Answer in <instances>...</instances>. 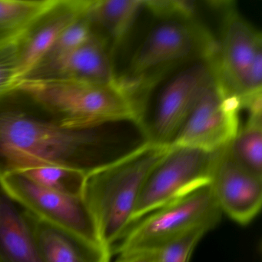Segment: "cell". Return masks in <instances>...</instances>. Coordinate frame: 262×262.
Wrapping results in <instances>:
<instances>
[{"mask_svg": "<svg viewBox=\"0 0 262 262\" xmlns=\"http://www.w3.org/2000/svg\"><path fill=\"white\" fill-rule=\"evenodd\" d=\"M248 117L228 145L234 160L262 177V105L247 108Z\"/></svg>", "mask_w": 262, "mask_h": 262, "instance_id": "ac0fdd59", "label": "cell"}, {"mask_svg": "<svg viewBox=\"0 0 262 262\" xmlns=\"http://www.w3.org/2000/svg\"><path fill=\"white\" fill-rule=\"evenodd\" d=\"M145 9L154 19L116 76L136 113L150 90L170 73L217 53V41L196 17L193 3L152 0Z\"/></svg>", "mask_w": 262, "mask_h": 262, "instance_id": "7a4b0ae2", "label": "cell"}, {"mask_svg": "<svg viewBox=\"0 0 262 262\" xmlns=\"http://www.w3.org/2000/svg\"><path fill=\"white\" fill-rule=\"evenodd\" d=\"M222 214L209 185H203L139 219L111 254L158 251L191 233L208 232L219 223Z\"/></svg>", "mask_w": 262, "mask_h": 262, "instance_id": "8992f818", "label": "cell"}, {"mask_svg": "<svg viewBox=\"0 0 262 262\" xmlns=\"http://www.w3.org/2000/svg\"><path fill=\"white\" fill-rule=\"evenodd\" d=\"M148 143L137 119L69 129L18 90L0 97V176L43 166L87 176Z\"/></svg>", "mask_w": 262, "mask_h": 262, "instance_id": "6da1fadb", "label": "cell"}, {"mask_svg": "<svg viewBox=\"0 0 262 262\" xmlns=\"http://www.w3.org/2000/svg\"><path fill=\"white\" fill-rule=\"evenodd\" d=\"M242 104L220 79L203 95L171 146L217 151L230 145L240 128Z\"/></svg>", "mask_w": 262, "mask_h": 262, "instance_id": "30bf717a", "label": "cell"}, {"mask_svg": "<svg viewBox=\"0 0 262 262\" xmlns=\"http://www.w3.org/2000/svg\"><path fill=\"white\" fill-rule=\"evenodd\" d=\"M219 79L215 56L186 64L158 82L139 113L149 142L171 146L201 98Z\"/></svg>", "mask_w": 262, "mask_h": 262, "instance_id": "5b68a950", "label": "cell"}, {"mask_svg": "<svg viewBox=\"0 0 262 262\" xmlns=\"http://www.w3.org/2000/svg\"><path fill=\"white\" fill-rule=\"evenodd\" d=\"M21 43L0 52V97L14 91L19 85L18 62Z\"/></svg>", "mask_w": 262, "mask_h": 262, "instance_id": "7402d4cb", "label": "cell"}, {"mask_svg": "<svg viewBox=\"0 0 262 262\" xmlns=\"http://www.w3.org/2000/svg\"><path fill=\"white\" fill-rule=\"evenodd\" d=\"M90 0H58L27 33L19 48V83L37 67L62 33L82 17Z\"/></svg>", "mask_w": 262, "mask_h": 262, "instance_id": "7c38bea8", "label": "cell"}, {"mask_svg": "<svg viewBox=\"0 0 262 262\" xmlns=\"http://www.w3.org/2000/svg\"><path fill=\"white\" fill-rule=\"evenodd\" d=\"M16 90L69 129H83L121 119H139L133 103L118 84L27 79Z\"/></svg>", "mask_w": 262, "mask_h": 262, "instance_id": "277c9868", "label": "cell"}, {"mask_svg": "<svg viewBox=\"0 0 262 262\" xmlns=\"http://www.w3.org/2000/svg\"><path fill=\"white\" fill-rule=\"evenodd\" d=\"M205 233L196 231L157 251L156 262H189L191 254Z\"/></svg>", "mask_w": 262, "mask_h": 262, "instance_id": "44dd1931", "label": "cell"}, {"mask_svg": "<svg viewBox=\"0 0 262 262\" xmlns=\"http://www.w3.org/2000/svg\"><path fill=\"white\" fill-rule=\"evenodd\" d=\"M157 251H135L121 254L116 262H156Z\"/></svg>", "mask_w": 262, "mask_h": 262, "instance_id": "603a6c76", "label": "cell"}, {"mask_svg": "<svg viewBox=\"0 0 262 262\" xmlns=\"http://www.w3.org/2000/svg\"><path fill=\"white\" fill-rule=\"evenodd\" d=\"M0 262H45L28 211L1 189Z\"/></svg>", "mask_w": 262, "mask_h": 262, "instance_id": "2e32d148", "label": "cell"}, {"mask_svg": "<svg viewBox=\"0 0 262 262\" xmlns=\"http://www.w3.org/2000/svg\"><path fill=\"white\" fill-rule=\"evenodd\" d=\"M33 182L52 191L73 197H82L86 174L58 166H43L20 171Z\"/></svg>", "mask_w": 262, "mask_h": 262, "instance_id": "d6986e66", "label": "cell"}, {"mask_svg": "<svg viewBox=\"0 0 262 262\" xmlns=\"http://www.w3.org/2000/svg\"><path fill=\"white\" fill-rule=\"evenodd\" d=\"M91 35V27L86 11L82 17L72 24L61 34L53 47L42 58L40 62L38 64L37 67L26 79L34 77L47 69L53 67L56 62L68 56L79 46L82 45Z\"/></svg>", "mask_w": 262, "mask_h": 262, "instance_id": "ffe728a7", "label": "cell"}, {"mask_svg": "<svg viewBox=\"0 0 262 262\" xmlns=\"http://www.w3.org/2000/svg\"><path fill=\"white\" fill-rule=\"evenodd\" d=\"M217 152L171 146L147 176L132 225L153 210L209 184Z\"/></svg>", "mask_w": 262, "mask_h": 262, "instance_id": "ba28073f", "label": "cell"}, {"mask_svg": "<svg viewBox=\"0 0 262 262\" xmlns=\"http://www.w3.org/2000/svg\"><path fill=\"white\" fill-rule=\"evenodd\" d=\"M0 189L35 217L102 245L83 198L52 191L21 172L0 176Z\"/></svg>", "mask_w": 262, "mask_h": 262, "instance_id": "9c48e42d", "label": "cell"}, {"mask_svg": "<svg viewBox=\"0 0 262 262\" xmlns=\"http://www.w3.org/2000/svg\"><path fill=\"white\" fill-rule=\"evenodd\" d=\"M58 0H0V52L19 45Z\"/></svg>", "mask_w": 262, "mask_h": 262, "instance_id": "e0dca14e", "label": "cell"}, {"mask_svg": "<svg viewBox=\"0 0 262 262\" xmlns=\"http://www.w3.org/2000/svg\"><path fill=\"white\" fill-rule=\"evenodd\" d=\"M29 79H69L98 85L118 84L113 56L103 41L93 33L68 56Z\"/></svg>", "mask_w": 262, "mask_h": 262, "instance_id": "4fadbf2b", "label": "cell"}, {"mask_svg": "<svg viewBox=\"0 0 262 262\" xmlns=\"http://www.w3.org/2000/svg\"><path fill=\"white\" fill-rule=\"evenodd\" d=\"M217 67L224 86L240 101L262 93V37L230 3H223Z\"/></svg>", "mask_w": 262, "mask_h": 262, "instance_id": "52a82bcc", "label": "cell"}, {"mask_svg": "<svg viewBox=\"0 0 262 262\" xmlns=\"http://www.w3.org/2000/svg\"><path fill=\"white\" fill-rule=\"evenodd\" d=\"M170 148L149 142L85 177L82 198L93 216L101 243L110 253L132 226L147 176Z\"/></svg>", "mask_w": 262, "mask_h": 262, "instance_id": "3957f363", "label": "cell"}, {"mask_svg": "<svg viewBox=\"0 0 262 262\" xmlns=\"http://www.w3.org/2000/svg\"><path fill=\"white\" fill-rule=\"evenodd\" d=\"M145 7L144 0H90L87 16L92 33L107 46L114 63Z\"/></svg>", "mask_w": 262, "mask_h": 262, "instance_id": "9a60e30c", "label": "cell"}, {"mask_svg": "<svg viewBox=\"0 0 262 262\" xmlns=\"http://www.w3.org/2000/svg\"><path fill=\"white\" fill-rule=\"evenodd\" d=\"M208 185L222 213L237 223H249L261 208L262 177L234 160L228 146L217 151Z\"/></svg>", "mask_w": 262, "mask_h": 262, "instance_id": "8fae6325", "label": "cell"}, {"mask_svg": "<svg viewBox=\"0 0 262 262\" xmlns=\"http://www.w3.org/2000/svg\"><path fill=\"white\" fill-rule=\"evenodd\" d=\"M29 214L45 262H110L111 253L103 245Z\"/></svg>", "mask_w": 262, "mask_h": 262, "instance_id": "5bb4252c", "label": "cell"}]
</instances>
